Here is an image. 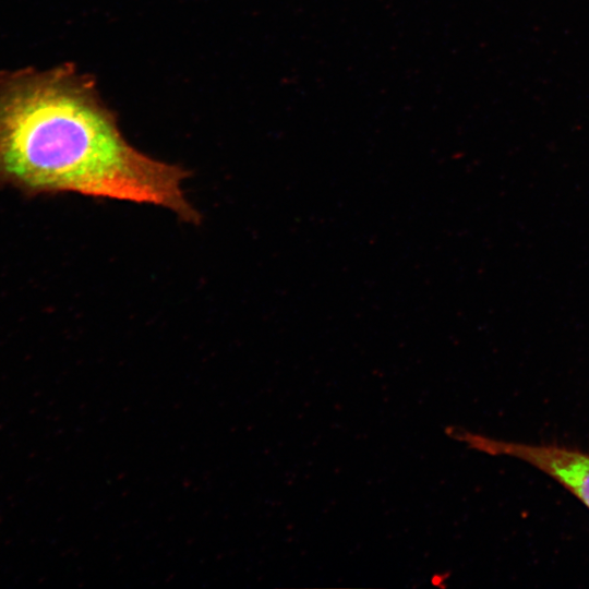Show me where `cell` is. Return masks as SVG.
<instances>
[{
    "label": "cell",
    "instance_id": "2",
    "mask_svg": "<svg viewBox=\"0 0 589 589\" xmlns=\"http://www.w3.org/2000/svg\"><path fill=\"white\" fill-rule=\"evenodd\" d=\"M447 433L469 448L530 465L565 488L589 509V452L556 443L497 440L453 426Z\"/></svg>",
    "mask_w": 589,
    "mask_h": 589
},
{
    "label": "cell",
    "instance_id": "1",
    "mask_svg": "<svg viewBox=\"0 0 589 589\" xmlns=\"http://www.w3.org/2000/svg\"><path fill=\"white\" fill-rule=\"evenodd\" d=\"M189 177L129 143L93 79L72 67L0 84V187L149 204L199 224Z\"/></svg>",
    "mask_w": 589,
    "mask_h": 589
}]
</instances>
